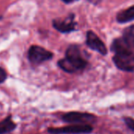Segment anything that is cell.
Segmentation results:
<instances>
[{"label": "cell", "instance_id": "5", "mask_svg": "<svg viewBox=\"0 0 134 134\" xmlns=\"http://www.w3.org/2000/svg\"><path fill=\"white\" fill-rule=\"evenodd\" d=\"M53 54L39 46H32L28 50V59L33 64H40L52 58Z\"/></svg>", "mask_w": 134, "mask_h": 134}, {"label": "cell", "instance_id": "4", "mask_svg": "<svg viewBox=\"0 0 134 134\" xmlns=\"http://www.w3.org/2000/svg\"><path fill=\"white\" fill-rule=\"evenodd\" d=\"M93 128L91 125L73 124L61 128H49L48 133L51 134H88L92 133Z\"/></svg>", "mask_w": 134, "mask_h": 134}, {"label": "cell", "instance_id": "9", "mask_svg": "<svg viewBox=\"0 0 134 134\" xmlns=\"http://www.w3.org/2000/svg\"><path fill=\"white\" fill-rule=\"evenodd\" d=\"M122 38L126 42L130 50L134 53V25L125 30Z\"/></svg>", "mask_w": 134, "mask_h": 134}, {"label": "cell", "instance_id": "1", "mask_svg": "<svg viewBox=\"0 0 134 134\" xmlns=\"http://www.w3.org/2000/svg\"><path fill=\"white\" fill-rule=\"evenodd\" d=\"M87 64V61L81 57L78 46L75 45L70 46L66 53V57L58 61V66L69 73L83 70Z\"/></svg>", "mask_w": 134, "mask_h": 134}, {"label": "cell", "instance_id": "10", "mask_svg": "<svg viewBox=\"0 0 134 134\" xmlns=\"http://www.w3.org/2000/svg\"><path fill=\"white\" fill-rule=\"evenodd\" d=\"M16 128V124L12 121L11 117L9 116L0 122V134H5L13 131Z\"/></svg>", "mask_w": 134, "mask_h": 134}, {"label": "cell", "instance_id": "13", "mask_svg": "<svg viewBox=\"0 0 134 134\" xmlns=\"http://www.w3.org/2000/svg\"><path fill=\"white\" fill-rule=\"evenodd\" d=\"M64 2H66V3H70V2H72L73 0H62Z\"/></svg>", "mask_w": 134, "mask_h": 134}, {"label": "cell", "instance_id": "12", "mask_svg": "<svg viewBox=\"0 0 134 134\" xmlns=\"http://www.w3.org/2000/svg\"><path fill=\"white\" fill-rule=\"evenodd\" d=\"M6 77H7V75H6V71L3 68H0V83H2L6 79Z\"/></svg>", "mask_w": 134, "mask_h": 134}, {"label": "cell", "instance_id": "6", "mask_svg": "<svg viewBox=\"0 0 134 134\" xmlns=\"http://www.w3.org/2000/svg\"><path fill=\"white\" fill-rule=\"evenodd\" d=\"M87 45L93 50L97 51L102 55H106L107 53V48L101 39L92 31H88L86 37Z\"/></svg>", "mask_w": 134, "mask_h": 134}, {"label": "cell", "instance_id": "7", "mask_svg": "<svg viewBox=\"0 0 134 134\" xmlns=\"http://www.w3.org/2000/svg\"><path fill=\"white\" fill-rule=\"evenodd\" d=\"M73 14L70 15L67 18H66L64 20H54L53 21V26L55 29L59 31L60 32L66 33L70 32L72 31L75 30L76 24L73 21Z\"/></svg>", "mask_w": 134, "mask_h": 134}, {"label": "cell", "instance_id": "8", "mask_svg": "<svg viewBox=\"0 0 134 134\" xmlns=\"http://www.w3.org/2000/svg\"><path fill=\"white\" fill-rule=\"evenodd\" d=\"M134 20V5L119 12L117 15V21L124 24Z\"/></svg>", "mask_w": 134, "mask_h": 134}, {"label": "cell", "instance_id": "2", "mask_svg": "<svg viewBox=\"0 0 134 134\" xmlns=\"http://www.w3.org/2000/svg\"><path fill=\"white\" fill-rule=\"evenodd\" d=\"M62 120L70 124L91 125L92 123H95V122L96 121V117L94 115L88 113L72 111L63 115Z\"/></svg>", "mask_w": 134, "mask_h": 134}, {"label": "cell", "instance_id": "11", "mask_svg": "<svg viewBox=\"0 0 134 134\" xmlns=\"http://www.w3.org/2000/svg\"><path fill=\"white\" fill-rule=\"evenodd\" d=\"M126 125L129 127V129H130L132 131L134 132V119L130 118V117H125L123 119Z\"/></svg>", "mask_w": 134, "mask_h": 134}, {"label": "cell", "instance_id": "3", "mask_svg": "<svg viewBox=\"0 0 134 134\" xmlns=\"http://www.w3.org/2000/svg\"><path fill=\"white\" fill-rule=\"evenodd\" d=\"M113 61L118 69L124 71L134 72V53H115Z\"/></svg>", "mask_w": 134, "mask_h": 134}]
</instances>
